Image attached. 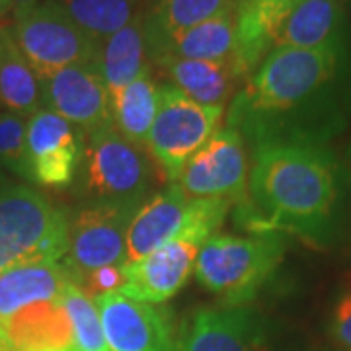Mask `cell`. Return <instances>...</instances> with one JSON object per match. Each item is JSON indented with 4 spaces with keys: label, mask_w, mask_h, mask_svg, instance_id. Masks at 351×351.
Segmentation results:
<instances>
[{
    "label": "cell",
    "mask_w": 351,
    "mask_h": 351,
    "mask_svg": "<svg viewBox=\"0 0 351 351\" xmlns=\"http://www.w3.org/2000/svg\"><path fill=\"white\" fill-rule=\"evenodd\" d=\"M348 49H271L226 106V127L239 131L250 151L326 145L348 123L339 94Z\"/></svg>",
    "instance_id": "1"
},
{
    "label": "cell",
    "mask_w": 351,
    "mask_h": 351,
    "mask_svg": "<svg viewBox=\"0 0 351 351\" xmlns=\"http://www.w3.org/2000/svg\"><path fill=\"white\" fill-rule=\"evenodd\" d=\"M341 166L326 145L252 149L246 199L234 221L246 232H279L324 248L338 230Z\"/></svg>",
    "instance_id": "2"
},
{
    "label": "cell",
    "mask_w": 351,
    "mask_h": 351,
    "mask_svg": "<svg viewBox=\"0 0 351 351\" xmlns=\"http://www.w3.org/2000/svg\"><path fill=\"white\" fill-rule=\"evenodd\" d=\"M285 250L287 237L279 232L215 234L201 246L195 277L223 306H246L274 277Z\"/></svg>",
    "instance_id": "3"
},
{
    "label": "cell",
    "mask_w": 351,
    "mask_h": 351,
    "mask_svg": "<svg viewBox=\"0 0 351 351\" xmlns=\"http://www.w3.org/2000/svg\"><path fill=\"white\" fill-rule=\"evenodd\" d=\"M69 246V217L36 189L0 186V274L24 263L61 262Z\"/></svg>",
    "instance_id": "4"
},
{
    "label": "cell",
    "mask_w": 351,
    "mask_h": 351,
    "mask_svg": "<svg viewBox=\"0 0 351 351\" xmlns=\"http://www.w3.org/2000/svg\"><path fill=\"white\" fill-rule=\"evenodd\" d=\"M151 180L152 162L147 151L127 141L113 123L84 135L76 191L86 203H145Z\"/></svg>",
    "instance_id": "5"
},
{
    "label": "cell",
    "mask_w": 351,
    "mask_h": 351,
    "mask_svg": "<svg viewBox=\"0 0 351 351\" xmlns=\"http://www.w3.org/2000/svg\"><path fill=\"white\" fill-rule=\"evenodd\" d=\"M225 115L226 108L201 106L170 82L158 86V112L147 154L164 182H178L189 158L221 129Z\"/></svg>",
    "instance_id": "6"
},
{
    "label": "cell",
    "mask_w": 351,
    "mask_h": 351,
    "mask_svg": "<svg viewBox=\"0 0 351 351\" xmlns=\"http://www.w3.org/2000/svg\"><path fill=\"white\" fill-rule=\"evenodd\" d=\"M10 27L38 78L73 64L98 66L100 43L76 24L59 0H39L14 12Z\"/></svg>",
    "instance_id": "7"
},
{
    "label": "cell",
    "mask_w": 351,
    "mask_h": 351,
    "mask_svg": "<svg viewBox=\"0 0 351 351\" xmlns=\"http://www.w3.org/2000/svg\"><path fill=\"white\" fill-rule=\"evenodd\" d=\"M143 203H86L69 219V246L63 263L75 285L88 274L101 267H123L127 256V232Z\"/></svg>",
    "instance_id": "8"
},
{
    "label": "cell",
    "mask_w": 351,
    "mask_h": 351,
    "mask_svg": "<svg viewBox=\"0 0 351 351\" xmlns=\"http://www.w3.org/2000/svg\"><path fill=\"white\" fill-rule=\"evenodd\" d=\"M180 351H277L271 322L254 306H201L178 326Z\"/></svg>",
    "instance_id": "9"
},
{
    "label": "cell",
    "mask_w": 351,
    "mask_h": 351,
    "mask_svg": "<svg viewBox=\"0 0 351 351\" xmlns=\"http://www.w3.org/2000/svg\"><path fill=\"white\" fill-rule=\"evenodd\" d=\"M248 172L246 143L225 125L189 158L176 184L191 199H225L237 207L246 199Z\"/></svg>",
    "instance_id": "10"
},
{
    "label": "cell",
    "mask_w": 351,
    "mask_h": 351,
    "mask_svg": "<svg viewBox=\"0 0 351 351\" xmlns=\"http://www.w3.org/2000/svg\"><path fill=\"white\" fill-rule=\"evenodd\" d=\"M84 151V131L41 108L27 117L25 154L29 184L64 189L73 186Z\"/></svg>",
    "instance_id": "11"
},
{
    "label": "cell",
    "mask_w": 351,
    "mask_h": 351,
    "mask_svg": "<svg viewBox=\"0 0 351 351\" xmlns=\"http://www.w3.org/2000/svg\"><path fill=\"white\" fill-rule=\"evenodd\" d=\"M94 302L108 351H180L178 324L170 308L129 299L119 291Z\"/></svg>",
    "instance_id": "12"
},
{
    "label": "cell",
    "mask_w": 351,
    "mask_h": 351,
    "mask_svg": "<svg viewBox=\"0 0 351 351\" xmlns=\"http://www.w3.org/2000/svg\"><path fill=\"white\" fill-rule=\"evenodd\" d=\"M41 104L80 127L84 135L112 123V100L98 66L73 64L39 76Z\"/></svg>",
    "instance_id": "13"
},
{
    "label": "cell",
    "mask_w": 351,
    "mask_h": 351,
    "mask_svg": "<svg viewBox=\"0 0 351 351\" xmlns=\"http://www.w3.org/2000/svg\"><path fill=\"white\" fill-rule=\"evenodd\" d=\"M201 246L203 244L197 240L178 237L143 260L125 263L121 267L123 283L119 293L147 304H164L170 301L195 271Z\"/></svg>",
    "instance_id": "14"
},
{
    "label": "cell",
    "mask_w": 351,
    "mask_h": 351,
    "mask_svg": "<svg viewBox=\"0 0 351 351\" xmlns=\"http://www.w3.org/2000/svg\"><path fill=\"white\" fill-rule=\"evenodd\" d=\"M350 20L339 0H301L277 25L271 49H348Z\"/></svg>",
    "instance_id": "15"
},
{
    "label": "cell",
    "mask_w": 351,
    "mask_h": 351,
    "mask_svg": "<svg viewBox=\"0 0 351 351\" xmlns=\"http://www.w3.org/2000/svg\"><path fill=\"white\" fill-rule=\"evenodd\" d=\"M191 213V197L178 184L151 195L137 209L127 232L125 263L143 260L184 232ZM123 263V265H125Z\"/></svg>",
    "instance_id": "16"
},
{
    "label": "cell",
    "mask_w": 351,
    "mask_h": 351,
    "mask_svg": "<svg viewBox=\"0 0 351 351\" xmlns=\"http://www.w3.org/2000/svg\"><path fill=\"white\" fill-rule=\"evenodd\" d=\"M301 0H237V43L230 64L246 80L271 51L277 25Z\"/></svg>",
    "instance_id": "17"
},
{
    "label": "cell",
    "mask_w": 351,
    "mask_h": 351,
    "mask_svg": "<svg viewBox=\"0 0 351 351\" xmlns=\"http://www.w3.org/2000/svg\"><path fill=\"white\" fill-rule=\"evenodd\" d=\"M75 279L61 262L16 265L0 274V324L38 302L59 301Z\"/></svg>",
    "instance_id": "18"
},
{
    "label": "cell",
    "mask_w": 351,
    "mask_h": 351,
    "mask_svg": "<svg viewBox=\"0 0 351 351\" xmlns=\"http://www.w3.org/2000/svg\"><path fill=\"white\" fill-rule=\"evenodd\" d=\"M151 66L160 69L172 86L201 106L226 108L242 82L230 63L160 57Z\"/></svg>",
    "instance_id": "19"
},
{
    "label": "cell",
    "mask_w": 351,
    "mask_h": 351,
    "mask_svg": "<svg viewBox=\"0 0 351 351\" xmlns=\"http://www.w3.org/2000/svg\"><path fill=\"white\" fill-rule=\"evenodd\" d=\"M0 332L24 351H76L63 302L47 301L25 306L0 324Z\"/></svg>",
    "instance_id": "20"
},
{
    "label": "cell",
    "mask_w": 351,
    "mask_h": 351,
    "mask_svg": "<svg viewBox=\"0 0 351 351\" xmlns=\"http://www.w3.org/2000/svg\"><path fill=\"white\" fill-rule=\"evenodd\" d=\"M234 6L237 0H152V6L145 12L147 59L158 57L164 45L178 34L234 10Z\"/></svg>",
    "instance_id": "21"
},
{
    "label": "cell",
    "mask_w": 351,
    "mask_h": 351,
    "mask_svg": "<svg viewBox=\"0 0 351 351\" xmlns=\"http://www.w3.org/2000/svg\"><path fill=\"white\" fill-rule=\"evenodd\" d=\"M147 64L145 12H141L100 45L98 71L110 92V100L133 82Z\"/></svg>",
    "instance_id": "22"
},
{
    "label": "cell",
    "mask_w": 351,
    "mask_h": 351,
    "mask_svg": "<svg viewBox=\"0 0 351 351\" xmlns=\"http://www.w3.org/2000/svg\"><path fill=\"white\" fill-rule=\"evenodd\" d=\"M0 101L8 112L24 117L43 108L39 78L20 49L10 25H0Z\"/></svg>",
    "instance_id": "23"
},
{
    "label": "cell",
    "mask_w": 351,
    "mask_h": 351,
    "mask_svg": "<svg viewBox=\"0 0 351 351\" xmlns=\"http://www.w3.org/2000/svg\"><path fill=\"white\" fill-rule=\"evenodd\" d=\"M234 43H237V18H234V10H228L178 34L164 45L160 55L154 57L152 61L160 57H178L191 61L230 63Z\"/></svg>",
    "instance_id": "24"
},
{
    "label": "cell",
    "mask_w": 351,
    "mask_h": 351,
    "mask_svg": "<svg viewBox=\"0 0 351 351\" xmlns=\"http://www.w3.org/2000/svg\"><path fill=\"white\" fill-rule=\"evenodd\" d=\"M158 112V84L154 82L151 63L141 75L112 98L113 127L133 145L147 151V141Z\"/></svg>",
    "instance_id": "25"
},
{
    "label": "cell",
    "mask_w": 351,
    "mask_h": 351,
    "mask_svg": "<svg viewBox=\"0 0 351 351\" xmlns=\"http://www.w3.org/2000/svg\"><path fill=\"white\" fill-rule=\"evenodd\" d=\"M90 38L104 43L143 12L141 0H59Z\"/></svg>",
    "instance_id": "26"
},
{
    "label": "cell",
    "mask_w": 351,
    "mask_h": 351,
    "mask_svg": "<svg viewBox=\"0 0 351 351\" xmlns=\"http://www.w3.org/2000/svg\"><path fill=\"white\" fill-rule=\"evenodd\" d=\"M61 302H63L64 311H66L69 322H71L75 350L108 351L98 304L75 283H71L69 287L64 289Z\"/></svg>",
    "instance_id": "27"
},
{
    "label": "cell",
    "mask_w": 351,
    "mask_h": 351,
    "mask_svg": "<svg viewBox=\"0 0 351 351\" xmlns=\"http://www.w3.org/2000/svg\"><path fill=\"white\" fill-rule=\"evenodd\" d=\"M27 117L20 113L0 110V170L29 182L27 154H25Z\"/></svg>",
    "instance_id": "28"
},
{
    "label": "cell",
    "mask_w": 351,
    "mask_h": 351,
    "mask_svg": "<svg viewBox=\"0 0 351 351\" xmlns=\"http://www.w3.org/2000/svg\"><path fill=\"white\" fill-rule=\"evenodd\" d=\"M121 283H123L121 267L113 265V267H101L84 276L78 281V287L82 289L92 301H96L112 291H119Z\"/></svg>",
    "instance_id": "29"
},
{
    "label": "cell",
    "mask_w": 351,
    "mask_h": 351,
    "mask_svg": "<svg viewBox=\"0 0 351 351\" xmlns=\"http://www.w3.org/2000/svg\"><path fill=\"white\" fill-rule=\"evenodd\" d=\"M330 336L339 348L351 351V287L339 295L330 318Z\"/></svg>",
    "instance_id": "30"
},
{
    "label": "cell",
    "mask_w": 351,
    "mask_h": 351,
    "mask_svg": "<svg viewBox=\"0 0 351 351\" xmlns=\"http://www.w3.org/2000/svg\"><path fill=\"white\" fill-rule=\"evenodd\" d=\"M339 94H341V104H343L346 117L351 119V43L348 55H346L343 69H341V76H339Z\"/></svg>",
    "instance_id": "31"
},
{
    "label": "cell",
    "mask_w": 351,
    "mask_h": 351,
    "mask_svg": "<svg viewBox=\"0 0 351 351\" xmlns=\"http://www.w3.org/2000/svg\"><path fill=\"white\" fill-rule=\"evenodd\" d=\"M10 2H12L14 12H22V10H25V8H29V6L38 4L39 0H10Z\"/></svg>",
    "instance_id": "32"
},
{
    "label": "cell",
    "mask_w": 351,
    "mask_h": 351,
    "mask_svg": "<svg viewBox=\"0 0 351 351\" xmlns=\"http://www.w3.org/2000/svg\"><path fill=\"white\" fill-rule=\"evenodd\" d=\"M0 351H24V350L16 348V346H14V343H10V341L6 339V336L0 332Z\"/></svg>",
    "instance_id": "33"
},
{
    "label": "cell",
    "mask_w": 351,
    "mask_h": 351,
    "mask_svg": "<svg viewBox=\"0 0 351 351\" xmlns=\"http://www.w3.org/2000/svg\"><path fill=\"white\" fill-rule=\"evenodd\" d=\"M10 10H12V2L10 0H0V18H4Z\"/></svg>",
    "instance_id": "34"
},
{
    "label": "cell",
    "mask_w": 351,
    "mask_h": 351,
    "mask_svg": "<svg viewBox=\"0 0 351 351\" xmlns=\"http://www.w3.org/2000/svg\"><path fill=\"white\" fill-rule=\"evenodd\" d=\"M0 182H8V180H6V176H4V172H2V170H0Z\"/></svg>",
    "instance_id": "35"
},
{
    "label": "cell",
    "mask_w": 351,
    "mask_h": 351,
    "mask_svg": "<svg viewBox=\"0 0 351 351\" xmlns=\"http://www.w3.org/2000/svg\"><path fill=\"white\" fill-rule=\"evenodd\" d=\"M339 2H341V4L346 6V4H348V2H351V0H339Z\"/></svg>",
    "instance_id": "36"
},
{
    "label": "cell",
    "mask_w": 351,
    "mask_h": 351,
    "mask_svg": "<svg viewBox=\"0 0 351 351\" xmlns=\"http://www.w3.org/2000/svg\"><path fill=\"white\" fill-rule=\"evenodd\" d=\"M348 154H350V160H351V145H350V151H348Z\"/></svg>",
    "instance_id": "37"
},
{
    "label": "cell",
    "mask_w": 351,
    "mask_h": 351,
    "mask_svg": "<svg viewBox=\"0 0 351 351\" xmlns=\"http://www.w3.org/2000/svg\"><path fill=\"white\" fill-rule=\"evenodd\" d=\"M0 110H2V101H0Z\"/></svg>",
    "instance_id": "38"
},
{
    "label": "cell",
    "mask_w": 351,
    "mask_h": 351,
    "mask_svg": "<svg viewBox=\"0 0 351 351\" xmlns=\"http://www.w3.org/2000/svg\"><path fill=\"white\" fill-rule=\"evenodd\" d=\"M2 184H6V182H0V186H2Z\"/></svg>",
    "instance_id": "39"
}]
</instances>
